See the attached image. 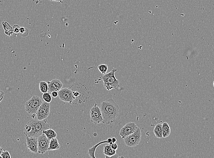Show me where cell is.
<instances>
[{"label":"cell","instance_id":"obj_1","mask_svg":"<svg viewBox=\"0 0 214 158\" xmlns=\"http://www.w3.org/2000/svg\"><path fill=\"white\" fill-rule=\"evenodd\" d=\"M100 108L104 124H110L115 122L119 115V107L112 98L102 102Z\"/></svg>","mask_w":214,"mask_h":158},{"label":"cell","instance_id":"obj_2","mask_svg":"<svg viewBox=\"0 0 214 158\" xmlns=\"http://www.w3.org/2000/svg\"><path fill=\"white\" fill-rule=\"evenodd\" d=\"M50 128V125L46 120H32L25 126L24 134L26 136L38 138L43 134L44 130Z\"/></svg>","mask_w":214,"mask_h":158},{"label":"cell","instance_id":"obj_3","mask_svg":"<svg viewBox=\"0 0 214 158\" xmlns=\"http://www.w3.org/2000/svg\"><path fill=\"white\" fill-rule=\"evenodd\" d=\"M117 71L116 69H113L110 72L103 75V76L98 79V81L103 80L104 87L107 90H111L112 89H118L119 85V81L115 76V73Z\"/></svg>","mask_w":214,"mask_h":158},{"label":"cell","instance_id":"obj_4","mask_svg":"<svg viewBox=\"0 0 214 158\" xmlns=\"http://www.w3.org/2000/svg\"><path fill=\"white\" fill-rule=\"evenodd\" d=\"M42 103L39 97L34 96L26 103L25 110L29 114H35Z\"/></svg>","mask_w":214,"mask_h":158},{"label":"cell","instance_id":"obj_5","mask_svg":"<svg viewBox=\"0 0 214 158\" xmlns=\"http://www.w3.org/2000/svg\"><path fill=\"white\" fill-rule=\"evenodd\" d=\"M141 138V132L140 128L134 131V133L124 138V143L127 146L132 147L139 144Z\"/></svg>","mask_w":214,"mask_h":158},{"label":"cell","instance_id":"obj_6","mask_svg":"<svg viewBox=\"0 0 214 158\" xmlns=\"http://www.w3.org/2000/svg\"><path fill=\"white\" fill-rule=\"evenodd\" d=\"M90 115L91 122H93L95 124L100 123H104L101 109L100 107L98 106L97 104H94L93 106L91 109Z\"/></svg>","mask_w":214,"mask_h":158},{"label":"cell","instance_id":"obj_7","mask_svg":"<svg viewBox=\"0 0 214 158\" xmlns=\"http://www.w3.org/2000/svg\"><path fill=\"white\" fill-rule=\"evenodd\" d=\"M38 153L44 154L48 151L50 144V140L44 134L38 137Z\"/></svg>","mask_w":214,"mask_h":158},{"label":"cell","instance_id":"obj_8","mask_svg":"<svg viewBox=\"0 0 214 158\" xmlns=\"http://www.w3.org/2000/svg\"><path fill=\"white\" fill-rule=\"evenodd\" d=\"M58 97L61 101L71 104L75 99L73 95V90L69 88H64L58 92Z\"/></svg>","mask_w":214,"mask_h":158},{"label":"cell","instance_id":"obj_9","mask_svg":"<svg viewBox=\"0 0 214 158\" xmlns=\"http://www.w3.org/2000/svg\"><path fill=\"white\" fill-rule=\"evenodd\" d=\"M50 103L46 102L42 103L36 113L37 120H42L48 118L50 113Z\"/></svg>","mask_w":214,"mask_h":158},{"label":"cell","instance_id":"obj_10","mask_svg":"<svg viewBox=\"0 0 214 158\" xmlns=\"http://www.w3.org/2000/svg\"><path fill=\"white\" fill-rule=\"evenodd\" d=\"M138 128L137 125L133 122L127 123L120 129L119 135L122 139L126 138L129 135L134 133V131Z\"/></svg>","mask_w":214,"mask_h":158},{"label":"cell","instance_id":"obj_11","mask_svg":"<svg viewBox=\"0 0 214 158\" xmlns=\"http://www.w3.org/2000/svg\"><path fill=\"white\" fill-rule=\"evenodd\" d=\"M26 144L28 150L32 153H38V138L26 136Z\"/></svg>","mask_w":214,"mask_h":158},{"label":"cell","instance_id":"obj_12","mask_svg":"<svg viewBox=\"0 0 214 158\" xmlns=\"http://www.w3.org/2000/svg\"><path fill=\"white\" fill-rule=\"evenodd\" d=\"M48 91L50 92L53 91L58 92L61 89L63 84L58 79H54L48 83Z\"/></svg>","mask_w":214,"mask_h":158},{"label":"cell","instance_id":"obj_13","mask_svg":"<svg viewBox=\"0 0 214 158\" xmlns=\"http://www.w3.org/2000/svg\"><path fill=\"white\" fill-rule=\"evenodd\" d=\"M112 142V139L111 138H109V139H107V140L105 141H103L100 142L98 143L97 144H95L94 146H93L91 148H89L88 149V153H89V155L90 157L92 158H96L95 156V153L96 149L97 148V147L99 146L100 144H103L105 143H108L109 144L110 143Z\"/></svg>","mask_w":214,"mask_h":158},{"label":"cell","instance_id":"obj_14","mask_svg":"<svg viewBox=\"0 0 214 158\" xmlns=\"http://www.w3.org/2000/svg\"><path fill=\"white\" fill-rule=\"evenodd\" d=\"M60 148V145L58 142V140L56 138H53L50 140L48 151L57 150L59 149Z\"/></svg>","mask_w":214,"mask_h":158},{"label":"cell","instance_id":"obj_15","mask_svg":"<svg viewBox=\"0 0 214 158\" xmlns=\"http://www.w3.org/2000/svg\"><path fill=\"white\" fill-rule=\"evenodd\" d=\"M104 155L106 158H110L111 156L116 154V150H114L111 145H105L104 146Z\"/></svg>","mask_w":214,"mask_h":158},{"label":"cell","instance_id":"obj_16","mask_svg":"<svg viewBox=\"0 0 214 158\" xmlns=\"http://www.w3.org/2000/svg\"><path fill=\"white\" fill-rule=\"evenodd\" d=\"M162 124H158L155 125L154 129V133L155 136L159 139H162V138H163L162 135Z\"/></svg>","mask_w":214,"mask_h":158},{"label":"cell","instance_id":"obj_17","mask_svg":"<svg viewBox=\"0 0 214 158\" xmlns=\"http://www.w3.org/2000/svg\"><path fill=\"white\" fill-rule=\"evenodd\" d=\"M162 135L163 138L168 137L171 132L170 127L168 124L166 122H164L162 124Z\"/></svg>","mask_w":214,"mask_h":158},{"label":"cell","instance_id":"obj_18","mask_svg":"<svg viewBox=\"0 0 214 158\" xmlns=\"http://www.w3.org/2000/svg\"><path fill=\"white\" fill-rule=\"evenodd\" d=\"M3 27L5 30V33L6 35L10 36L12 35L13 33V29L12 27L10 26V25L8 22H2Z\"/></svg>","mask_w":214,"mask_h":158},{"label":"cell","instance_id":"obj_19","mask_svg":"<svg viewBox=\"0 0 214 158\" xmlns=\"http://www.w3.org/2000/svg\"><path fill=\"white\" fill-rule=\"evenodd\" d=\"M43 133L47 136V138L50 140L53 138H56L57 136L56 132L51 128H48V129L44 130L43 131Z\"/></svg>","mask_w":214,"mask_h":158},{"label":"cell","instance_id":"obj_20","mask_svg":"<svg viewBox=\"0 0 214 158\" xmlns=\"http://www.w3.org/2000/svg\"><path fill=\"white\" fill-rule=\"evenodd\" d=\"M39 89L41 92L42 93L48 92V84L45 81H41L39 83Z\"/></svg>","mask_w":214,"mask_h":158},{"label":"cell","instance_id":"obj_21","mask_svg":"<svg viewBox=\"0 0 214 158\" xmlns=\"http://www.w3.org/2000/svg\"><path fill=\"white\" fill-rule=\"evenodd\" d=\"M97 68L98 70L103 75L105 74L108 70V66L107 64H103L98 65Z\"/></svg>","mask_w":214,"mask_h":158},{"label":"cell","instance_id":"obj_22","mask_svg":"<svg viewBox=\"0 0 214 158\" xmlns=\"http://www.w3.org/2000/svg\"><path fill=\"white\" fill-rule=\"evenodd\" d=\"M42 99L47 103H50L52 100V96L49 93L47 92L43 93Z\"/></svg>","mask_w":214,"mask_h":158},{"label":"cell","instance_id":"obj_23","mask_svg":"<svg viewBox=\"0 0 214 158\" xmlns=\"http://www.w3.org/2000/svg\"><path fill=\"white\" fill-rule=\"evenodd\" d=\"M20 26L18 24H15L13 25V26H12L13 33H15V34H18L19 33H20Z\"/></svg>","mask_w":214,"mask_h":158},{"label":"cell","instance_id":"obj_24","mask_svg":"<svg viewBox=\"0 0 214 158\" xmlns=\"http://www.w3.org/2000/svg\"><path fill=\"white\" fill-rule=\"evenodd\" d=\"M1 157L2 158H11V155L8 151H3L1 155Z\"/></svg>","mask_w":214,"mask_h":158},{"label":"cell","instance_id":"obj_25","mask_svg":"<svg viewBox=\"0 0 214 158\" xmlns=\"http://www.w3.org/2000/svg\"><path fill=\"white\" fill-rule=\"evenodd\" d=\"M111 146L113 148L114 150H116L118 148V145L116 143H113L111 145Z\"/></svg>","mask_w":214,"mask_h":158},{"label":"cell","instance_id":"obj_26","mask_svg":"<svg viewBox=\"0 0 214 158\" xmlns=\"http://www.w3.org/2000/svg\"><path fill=\"white\" fill-rule=\"evenodd\" d=\"M4 94L5 93H4V92L0 90V103L2 102V100H3V99Z\"/></svg>","mask_w":214,"mask_h":158},{"label":"cell","instance_id":"obj_27","mask_svg":"<svg viewBox=\"0 0 214 158\" xmlns=\"http://www.w3.org/2000/svg\"><path fill=\"white\" fill-rule=\"evenodd\" d=\"M52 93V96L54 97H56L58 96V92L53 91Z\"/></svg>","mask_w":214,"mask_h":158},{"label":"cell","instance_id":"obj_28","mask_svg":"<svg viewBox=\"0 0 214 158\" xmlns=\"http://www.w3.org/2000/svg\"><path fill=\"white\" fill-rule=\"evenodd\" d=\"M26 32V28L24 27H21L20 29V33H21V34H24Z\"/></svg>","mask_w":214,"mask_h":158},{"label":"cell","instance_id":"obj_29","mask_svg":"<svg viewBox=\"0 0 214 158\" xmlns=\"http://www.w3.org/2000/svg\"><path fill=\"white\" fill-rule=\"evenodd\" d=\"M49 1H51V2H56L60 3H62V0H49Z\"/></svg>","mask_w":214,"mask_h":158},{"label":"cell","instance_id":"obj_30","mask_svg":"<svg viewBox=\"0 0 214 158\" xmlns=\"http://www.w3.org/2000/svg\"><path fill=\"white\" fill-rule=\"evenodd\" d=\"M116 141H117V140H116V138H112V142L113 143H116Z\"/></svg>","mask_w":214,"mask_h":158},{"label":"cell","instance_id":"obj_31","mask_svg":"<svg viewBox=\"0 0 214 158\" xmlns=\"http://www.w3.org/2000/svg\"><path fill=\"white\" fill-rule=\"evenodd\" d=\"M3 151V148L2 147L0 146V156H1V155H2V153Z\"/></svg>","mask_w":214,"mask_h":158},{"label":"cell","instance_id":"obj_32","mask_svg":"<svg viewBox=\"0 0 214 158\" xmlns=\"http://www.w3.org/2000/svg\"><path fill=\"white\" fill-rule=\"evenodd\" d=\"M93 135H94V136H96L97 135V134L96 133H94V134H93Z\"/></svg>","mask_w":214,"mask_h":158},{"label":"cell","instance_id":"obj_33","mask_svg":"<svg viewBox=\"0 0 214 158\" xmlns=\"http://www.w3.org/2000/svg\"><path fill=\"white\" fill-rule=\"evenodd\" d=\"M213 86H214V81L213 82Z\"/></svg>","mask_w":214,"mask_h":158}]
</instances>
